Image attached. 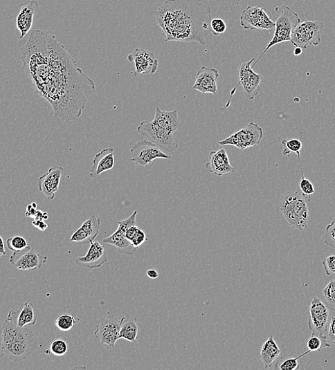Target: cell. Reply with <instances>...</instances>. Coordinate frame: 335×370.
<instances>
[{
	"label": "cell",
	"instance_id": "1f68e13d",
	"mask_svg": "<svg viewBox=\"0 0 335 370\" xmlns=\"http://www.w3.org/2000/svg\"><path fill=\"white\" fill-rule=\"evenodd\" d=\"M7 246L9 250L14 252H19L29 248L30 244L26 237L15 236L8 239Z\"/></svg>",
	"mask_w": 335,
	"mask_h": 370
},
{
	"label": "cell",
	"instance_id": "44dd1931",
	"mask_svg": "<svg viewBox=\"0 0 335 370\" xmlns=\"http://www.w3.org/2000/svg\"><path fill=\"white\" fill-rule=\"evenodd\" d=\"M205 167L211 174L218 177L235 172L234 167L230 163L227 152L224 148H221L217 151H211Z\"/></svg>",
	"mask_w": 335,
	"mask_h": 370
},
{
	"label": "cell",
	"instance_id": "f546056e",
	"mask_svg": "<svg viewBox=\"0 0 335 370\" xmlns=\"http://www.w3.org/2000/svg\"><path fill=\"white\" fill-rule=\"evenodd\" d=\"M283 146L282 155L288 156L291 153L296 154L300 163V151L302 148V143L298 139L282 140L281 142Z\"/></svg>",
	"mask_w": 335,
	"mask_h": 370
},
{
	"label": "cell",
	"instance_id": "4fadbf2b",
	"mask_svg": "<svg viewBox=\"0 0 335 370\" xmlns=\"http://www.w3.org/2000/svg\"><path fill=\"white\" fill-rule=\"evenodd\" d=\"M121 320L108 312V314L99 320L97 329L94 332L96 337L98 338L102 344L113 349L116 342L119 338L120 333Z\"/></svg>",
	"mask_w": 335,
	"mask_h": 370
},
{
	"label": "cell",
	"instance_id": "b9f144b4",
	"mask_svg": "<svg viewBox=\"0 0 335 370\" xmlns=\"http://www.w3.org/2000/svg\"><path fill=\"white\" fill-rule=\"evenodd\" d=\"M37 204L36 203H32L29 205L27 207V212H26V216L30 217V218H35V216L37 212Z\"/></svg>",
	"mask_w": 335,
	"mask_h": 370
},
{
	"label": "cell",
	"instance_id": "d4e9b609",
	"mask_svg": "<svg viewBox=\"0 0 335 370\" xmlns=\"http://www.w3.org/2000/svg\"><path fill=\"white\" fill-rule=\"evenodd\" d=\"M125 233L123 230L118 228L113 234L104 239L103 243L115 246L120 254L133 255L136 252L138 248L127 239Z\"/></svg>",
	"mask_w": 335,
	"mask_h": 370
},
{
	"label": "cell",
	"instance_id": "6da1fadb",
	"mask_svg": "<svg viewBox=\"0 0 335 370\" xmlns=\"http://www.w3.org/2000/svg\"><path fill=\"white\" fill-rule=\"evenodd\" d=\"M21 52L27 77L35 93L51 104L55 118L69 122L81 117L96 85L57 37L35 30Z\"/></svg>",
	"mask_w": 335,
	"mask_h": 370
},
{
	"label": "cell",
	"instance_id": "7c38bea8",
	"mask_svg": "<svg viewBox=\"0 0 335 370\" xmlns=\"http://www.w3.org/2000/svg\"><path fill=\"white\" fill-rule=\"evenodd\" d=\"M131 160L136 165L145 167L156 159H171L160 148L150 140L145 139L138 141L130 150Z\"/></svg>",
	"mask_w": 335,
	"mask_h": 370
},
{
	"label": "cell",
	"instance_id": "7dc6e473",
	"mask_svg": "<svg viewBox=\"0 0 335 370\" xmlns=\"http://www.w3.org/2000/svg\"><path fill=\"white\" fill-rule=\"evenodd\" d=\"M147 275L148 277L151 279H156L159 278V275L157 271L154 269H150L147 271Z\"/></svg>",
	"mask_w": 335,
	"mask_h": 370
},
{
	"label": "cell",
	"instance_id": "f1b7e54d",
	"mask_svg": "<svg viewBox=\"0 0 335 370\" xmlns=\"http://www.w3.org/2000/svg\"><path fill=\"white\" fill-rule=\"evenodd\" d=\"M323 303L329 310L335 312V280L329 281L322 291Z\"/></svg>",
	"mask_w": 335,
	"mask_h": 370
},
{
	"label": "cell",
	"instance_id": "3957f363",
	"mask_svg": "<svg viewBox=\"0 0 335 370\" xmlns=\"http://www.w3.org/2000/svg\"><path fill=\"white\" fill-rule=\"evenodd\" d=\"M5 355L13 362L28 359L39 347L36 334L29 328H20L7 318L3 325Z\"/></svg>",
	"mask_w": 335,
	"mask_h": 370
},
{
	"label": "cell",
	"instance_id": "9c48e42d",
	"mask_svg": "<svg viewBox=\"0 0 335 370\" xmlns=\"http://www.w3.org/2000/svg\"><path fill=\"white\" fill-rule=\"evenodd\" d=\"M271 12L263 8L248 6L241 16V26L246 30H275V22L272 19Z\"/></svg>",
	"mask_w": 335,
	"mask_h": 370
},
{
	"label": "cell",
	"instance_id": "83f0119b",
	"mask_svg": "<svg viewBox=\"0 0 335 370\" xmlns=\"http://www.w3.org/2000/svg\"><path fill=\"white\" fill-rule=\"evenodd\" d=\"M125 236L136 248H138L139 246L147 241L146 234L136 227V225L129 228L126 232Z\"/></svg>",
	"mask_w": 335,
	"mask_h": 370
},
{
	"label": "cell",
	"instance_id": "ffe728a7",
	"mask_svg": "<svg viewBox=\"0 0 335 370\" xmlns=\"http://www.w3.org/2000/svg\"><path fill=\"white\" fill-rule=\"evenodd\" d=\"M102 219L95 215L87 219L82 225L75 231L70 241L82 245L91 243L99 234Z\"/></svg>",
	"mask_w": 335,
	"mask_h": 370
},
{
	"label": "cell",
	"instance_id": "4316f807",
	"mask_svg": "<svg viewBox=\"0 0 335 370\" xmlns=\"http://www.w3.org/2000/svg\"><path fill=\"white\" fill-rule=\"evenodd\" d=\"M138 331L137 318L136 317L127 315L121 319L119 338L134 342L138 338Z\"/></svg>",
	"mask_w": 335,
	"mask_h": 370
},
{
	"label": "cell",
	"instance_id": "ac0fdd59",
	"mask_svg": "<svg viewBox=\"0 0 335 370\" xmlns=\"http://www.w3.org/2000/svg\"><path fill=\"white\" fill-rule=\"evenodd\" d=\"M108 260L106 246L98 241H92L86 255L76 259V264L88 268H98Z\"/></svg>",
	"mask_w": 335,
	"mask_h": 370
},
{
	"label": "cell",
	"instance_id": "7402d4cb",
	"mask_svg": "<svg viewBox=\"0 0 335 370\" xmlns=\"http://www.w3.org/2000/svg\"><path fill=\"white\" fill-rule=\"evenodd\" d=\"M152 122L156 125L176 135L182 131L183 125L177 109L165 111L156 107L155 116Z\"/></svg>",
	"mask_w": 335,
	"mask_h": 370
},
{
	"label": "cell",
	"instance_id": "2e32d148",
	"mask_svg": "<svg viewBox=\"0 0 335 370\" xmlns=\"http://www.w3.org/2000/svg\"><path fill=\"white\" fill-rule=\"evenodd\" d=\"M64 167L55 165L48 170L38 179V188L48 199L53 201L59 191Z\"/></svg>",
	"mask_w": 335,
	"mask_h": 370
},
{
	"label": "cell",
	"instance_id": "e0dca14e",
	"mask_svg": "<svg viewBox=\"0 0 335 370\" xmlns=\"http://www.w3.org/2000/svg\"><path fill=\"white\" fill-rule=\"evenodd\" d=\"M219 76L217 68L202 66L197 72L193 89L202 93L217 95L219 91L217 80Z\"/></svg>",
	"mask_w": 335,
	"mask_h": 370
},
{
	"label": "cell",
	"instance_id": "e575fe53",
	"mask_svg": "<svg viewBox=\"0 0 335 370\" xmlns=\"http://www.w3.org/2000/svg\"><path fill=\"white\" fill-rule=\"evenodd\" d=\"M68 344L61 338L55 340L51 344V353L55 356L62 357L67 353Z\"/></svg>",
	"mask_w": 335,
	"mask_h": 370
},
{
	"label": "cell",
	"instance_id": "60d3db41",
	"mask_svg": "<svg viewBox=\"0 0 335 370\" xmlns=\"http://www.w3.org/2000/svg\"><path fill=\"white\" fill-rule=\"evenodd\" d=\"M326 340L330 344H335V316L330 319Z\"/></svg>",
	"mask_w": 335,
	"mask_h": 370
},
{
	"label": "cell",
	"instance_id": "7a4b0ae2",
	"mask_svg": "<svg viewBox=\"0 0 335 370\" xmlns=\"http://www.w3.org/2000/svg\"><path fill=\"white\" fill-rule=\"evenodd\" d=\"M155 17L166 41L206 45L212 19L207 0H167L155 12Z\"/></svg>",
	"mask_w": 335,
	"mask_h": 370
},
{
	"label": "cell",
	"instance_id": "ee69618b",
	"mask_svg": "<svg viewBox=\"0 0 335 370\" xmlns=\"http://www.w3.org/2000/svg\"><path fill=\"white\" fill-rule=\"evenodd\" d=\"M5 355V352L3 350V325L1 324V320H0V359H2Z\"/></svg>",
	"mask_w": 335,
	"mask_h": 370
},
{
	"label": "cell",
	"instance_id": "c3c4849f",
	"mask_svg": "<svg viewBox=\"0 0 335 370\" xmlns=\"http://www.w3.org/2000/svg\"><path fill=\"white\" fill-rule=\"evenodd\" d=\"M302 49L300 47H296L294 50V55L299 56L302 55Z\"/></svg>",
	"mask_w": 335,
	"mask_h": 370
},
{
	"label": "cell",
	"instance_id": "bcb514c9",
	"mask_svg": "<svg viewBox=\"0 0 335 370\" xmlns=\"http://www.w3.org/2000/svg\"><path fill=\"white\" fill-rule=\"evenodd\" d=\"M49 218V216H48V213L46 212H42L41 210H37V214L35 216V219L39 220H46Z\"/></svg>",
	"mask_w": 335,
	"mask_h": 370
},
{
	"label": "cell",
	"instance_id": "277c9868",
	"mask_svg": "<svg viewBox=\"0 0 335 370\" xmlns=\"http://www.w3.org/2000/svg\"><path fill=\"white\" fill-rule=\"evenodd\" d=\"M281 212L293 229L303 231L307 227L309 209L303 194L298 192H287L280 202Z\"/></svg>",
	"mask_w": 335,
	"mask_h": 370
},
{
	"label": "cell",
	"instance_id": "8992f818",
	"mask_svg": "<svg viewBox=\"0 0 335 370\" xmlns=\"http://www.w3.org/2000/svg\"><path fill=\"white\" fill-rule=\"evenodd\" d=\"M137 131L164 153H173L179 147L176 134L156 125L152 121H142Z\"/></svg>",
	"mask_w": 335,
	"mask_h": 370
},
{
	"label": "cell",
	"instance_id": "30bf717a",
	"mask_svg": "<svg viewBox=\"0 0 335 370\" xmlns=\"http://www.w3.org/2000/svg\"><path fill=\"white\" fill-rule=\"evenodd\" d=\"M263 131L256 122H251L248 126L219 142L221 146L232 145L241 151L260 143Z\"/></svg>",
	"mask_w": 335,
	"mask_h": 370
},
{
	"label": "cell",
	"instance_id": "5b68a950",
	"mask_svg": "<svg viewBox=\"0 0 335 370\" xmlns=\"http://www.w3.org/2000/svg\"><path fill=\"white\" fill-rule=\"evenodd\" d=\"M277 13L275 33L271 41L259 58L253 64L254 67L258 61L264 55L269 49L276 44L291 41L293 33L298 24L301 22L298 13L287 6H282L275 9Z\"/></svg>",
	"mask_w": 335,
	"mask_h": 370
},
{
	"label": "cell",
	"instance_id": "ba28073f",
	"mask_svg": "<svg viewBox=\"0 0 335 370\" xmlns=\"http://www.w3.org/2000/svg\"><path fill=\"white\" fill-rule=\"evenodd\" d=\"M325 24L321 21H305L298 24L294 30L291 42L296 47L306 49L309 46H317L322 41L321 30Z\"/></svg>",
	"mask_w": 335,
	"mask_h": 370
},
{
	"label": "cell",
	"instance_id": "9a60e30c",
	"mask_svg": "<svg viewBox=\"0 0 335 370\" xmlns=\"http://www.w3.org/2000/svg\"><path fill=\"white\" fill-rule=\"evenodd\" d=\"M128 60L133 62L135 66L134 76L138 77L141 74H154L158 70L159 60L156 55L143 48H136L128 56Z\"/></svg>",
	"mask_w": 335,
	"mask_h": 370
},
{
	"label": "cell",
	"instance_id": "ab89813d",
	"mask_svg": "<svg viewBox=\"0 0 335 370\" xmlns=\"http://www.w3.org/2000/svg\"><path fill=\"white\" fill-rule=\"evenodd\" d=\"M323 266L327 276L335 275V255L329 256L323 259Z\"/></svg>",
	"mask_w": 335,
	"mask_h": 370
},
{
	"label": "cell",
	"instance_id": "74e56055",
	"mask_svg": "<svg viewBox=\"0 0 335 370\" xmlns=\"http://www.w3.org/2000/svg\"><path fill=\"white\" fill-rule=\"evenodd\" d=\"M301 170V181L299 183V186L304 196H309L314 194L316 192L314 185L309 180L305 178L303 170L300 166Z\"/></svg>",
	"mask_w": 335,
	"mask_h": 370
},
{
	"label": "cell",
	"instance_id": "5bb4252c",
	"mask_svg": "<svg viewBox=\"0 0 335 370\" xmlns=\"http://www.w3.org/2000/svg\"><path fill=\"white\" fill-rule=\"evenodd\" d=\"M48 257L42 255L30 246L26 250L14 252L10 259V263L19 270H35L42 268Z\"/></svg>",
	"mask_w": 335,
	"mask_h": 370
},
{
	"label": "cell",
	"instance_id": "8d00e7d4",
	"mask_svg": "<svg viewBox=\"0 0 335 370\" xmlns=\"http://www.w3.org/2000/svg\"><path fill=\"white\" fill-rule=\"evenodd\" d=\"M325 243L335 250V218L325 229Z\"/></svg>",
	"mask_w": 335,
	"mask_h": 370
},
{
	"label": "cell",
	"instance_id": "603a6c76",
	"mask_svg": "<svg viewBox=\"0 0 335 370\" xmlns=\"http://www.w3.org/2000/svg\"><path fill=\"white\" fill-rule=\"evenodd\" d=\"M7 318L20 328L35 326L37 322L34 305L29 302L21 304L18 308L10 310Z\"/></svg>",
	"mask_w": 335,
	"mask_h": 370
},
{
	"label": "cell",
	"instance_id": "d6986e66",
	"mask_svg": "<svg viewBox=\"0 0 335 370\" xmlns=\"http://www.w3.org/2000/svg\"><path fill=\"white\" fill-rule=\"evenodd\" d=\"M19 13L17 17V28L20 32L19 39L25 38L31 30L33 24L34 16L39 10L37 0H27L25 3L21 4Z\"/></svg>",
	"mask_w": 335,
	"mask_h": 370
},
{
	"label": "cell",
	"instance_id": "7bdbcfd3",
	"mask_svg": "<svg viewBox=\"0 0 335 370\" xmlns=\"http://www.w3.org/2000/svg\"><path fill=\"white\" fill-rule=\"evenodd\" d=\"M33 225L41 231H45L48 228V225L45 223L44 220L35 219L33 222Z\"/></svg>",
	"mask_w": 335,
	"mask_h": 370
},
{
	"label": "cell",
	"instance_id": "52a82bcc",
	"mask_svg": "<svg viewBox=\"0 0 335 370\" xmlns=\"http://www.w3.org/2000/svg\"><path fill=\"white\" fill-rule=\"evenodd\" d=\"M255 58L250 61L242 64L237 68V74L239 82L230 91L229 100L226 106L228 108L230 104L232 96L234 95L235 90L239 85L242 84L244 90V93L249 100H253L255 97L260 93V84L263 80L260 73L253 71L252 66Z\"/></svg>",
	"mask_w": 335,
	"mask_h": 370
},
{
	"label": "cell",
	"instance_id": "f35d334b",
	"mask_svg": "<svg viewBox=\"0 0 335 370\" xmlns=\"http://www.w3.org/2000/svg\"><path fill=\"white\" fill-rule=\"evenodd\" d=\"M137 213V211H134L129 218L121 221H117L116 222L118 225V228L126 232L129 228L136 226Z\"/></svg>",
	"mask_w": 335,
	"mask_h": 370
},
{
	"label": "cell",
	"instance_id": "d590c367",
	"mask_svg": "<svg viewBox=\"0 0 335 370\" xmlns=\"http://www.w3.org/2000/svg\"><path fill=\"white\" fill-rule=\"evenodd\" d=\"M227 26L226 22L220 18H214L210 21V33L215 37L224 34Z\"/></svg>",
	"mask_w": 335,
	"mask_h": 370
},
{
	"label": "cell",
	"instance_id": "f6af8a7d",
	"mask_svg": "<svg viewBox=\"0 0 335 370\" xmlns=\"http://www.w3.org/2000/svg\"><path fill=\"white\" fill-rule=\"evenodd\" d=\"M6 255L5 241L2 236L0 235V257L6 256Z\"/></svg>",
	"mask_w": 335,
	"mask_h": 370
},
{
	"label": "cell",
	"instance_id": "cb8c5ba5",
	"mask_svg": "<svg viewBox=\"0 0 335 370\" xmlns=\"http://www.w3.org/2000/svg\"><path fill=\"white\" fill-rule=\"evenodd\" d=\"M114 165V150L112 147L105 148L94 156L89 176L91 178H97L103 172L112 169Z\"/></svg>",
	"mask_w": 335,
	"mask_h": 370
},
{
	"label": "cell",
	"instance_id": "484cf974",
	"mask_svg": "<svg viewBox=\"0 0 335 370\" xmlns=\"http://www.w3.org/2000/svg\"><path fill=\"white\" fill-rule=\"evenodd\" d=\"M280 354V350L274 340L273 335H271L262 344L260 353V358L263 364H264L265 368L271 367Z\"/></svg>",
	"mask_w": 335,
	"mask_h": 370
},
{
	"label": "cell",
	"instance_id": "8fae6325",
	"mask_svg": "<svg viewBox=\"0 0 335 370\" xmlns=\"http://www.w3.org/2000/svg\"><path fill=\"white\" fill-rule=\"evenodd\" d=\"M329 322V308L320 299L314 297L309 306V330L312 335L326 340Z\"/></svg>",
	"mask_w": 335,
	"mask_h": 370
},
{
	"label": "cell",
	"instance_id": "4dcf8cb0",
	"mask_svg": "<svg viewBox=\"0 0 335 370\" xmlns=\"http://www.w3.org/2000/svg\"><path fill=\"white\" fill-rule=\"evenodd\" d=\"M76 324L75 317L69 314H62L55 320V325L62 332L70 331Z\"/></svg>",
	"mask_w": 335,
	"mask_h": 370
},
{
	"label": "cell",
	"instance_id": "d6a6232c",
	"mask_svg": "<svg viewBox=\"0 0 335 370\" xmlns=\"http://www.w3.org/2000/svg\"><path fill=\"white\" fill-rule=\"evenodd\" d=\"M309 353H310V351L308 350L296 358H289L282 361L279 360L277 362L275 369L280 370H297L300 368V364L298 360Z\"/></svg>",
	"mask_w": 335,
	"mask_h": 370
},
{
	"label": "cell",
	"instance_id": "836d02e7",
	"mask_svg": "<svg viewBox=\"0 0 335 370\" xmlns=\"http://www.w3.org/2000/svg\"><path fill=\"white\" fill-rule=\"evenodd\" d=\"M330 344L317 335H312L307 340V346L310 352L320 351L323 349L330 347Z\"/></svg>",
	"mask_w": 335,
	"mask_h": 370
}]
</instances>
